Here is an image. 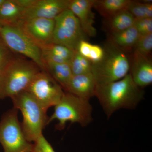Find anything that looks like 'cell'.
Here are the masks:
<instances>
[{"label": "cell", "instance_id": "obj_1", "mask_svg": "<svg viewBox=\"0 0 152 152\" xmlns=\"http://www.w3.org/2000/svg\"><path fill=\"white\" fill-rule=\"evenodd\" d=\"M144 96V90L135 84L129 72L119 80L97 85L95 97L109 119L121 109H135Z\"/></svg>", "mask_w": 152, "mask_h": 152}, {"label": "cell", "instance_id": "obj_2", "mask_svg": "<svg viewBox=\"0 0 152 152\" xmlns=\"http://www.w3.org/2000/svg\"><path fill=\"white\" fill-rule=\"evenodd\" d=\"M41 71L34 63L12 57L0 72V99L12 98L26 91Z\"/></svg>", "mask_w": 152, "mask_h": 152}, {"label": "cell", "instance_id": "obj_3", "mask_svg": "<svg viewBox=\"0 0 152 152\" xmlns=\"http://www.w3.org/2000/svg\"><path fill=\"white\" fill-rule=\"evenodd\" d=\"M102 59L92 64V73L97 85L106 84L119 80L129 73L131 61L127 53L108 40L104 48Z\"/></svg>", "mask_w": 152, "mask_h": 152}, {"label": "cell", "instance_id": "obj_4", "mask_svg": "<svg viewBox=\"0 0 152 152\" xmlns=\"http://www.w3.org/2000/svg\"><path fill=\"white\" fill-rule=\"evenodd\" d=\"M14 107L21 112L23 132L29 142H34L42 134V131L48 125V117L46 110L27 91H24L11 98Z\"/></svg>", "mask_w": 152, "mask_h": 152}, {"label": "cell", "instance_id": "obj_5", "mask_svg": "<svg viewBox=\"0 0 152 152\" xmlns=\"http://www.w3.org/2000/svg\"><path fill=\"white\" fill-rule=\"evenodd\" d=\"M53 113L49 117L48 124L57 120L56 129L62 130L68 122L78 123L83 127L93 121V107L90 101L78 97L71 93L64 92L59 102L54 107Z\"/></svg>", "mask_w": 152, "mask_h": 152}, {"label": "cell", "instance_id": "obj_6", "mask_svg": "<svg viewBox=\"0 0 152 152\" xmlns=\"http://www.w3.org/2000/svg\"><path fill=\"white\" fill-rule=\"evenodd\" d=\"M0 143L4 152H33L34 144L26 138L15 107L4 114L0 121Z\"/></svg>", "mask_w": 152, "mask_h": 152}, {"label": "cell", "instance_id": "obj_7", "mask_svg": "<svg viewBox=\"0 0 152 152\" xmlns=\"http://www.w3.org/2000/svg\"><path fill=\"white\" fill-rule=\"evenodd\" d=\"M0 37L8 48L31 60L42 71L46 70L41 49L28 37L17 25L3 24Z\"/></svg>", "mask_w": 152, "mask_h": 152}, {"label": "cell", "instance_id": "obj_8", "mask_svg": "<svg viewBox=\"0 0 152 152\" xmlns=\"http://www.w3.org/2000/svg\"><path fill=\"white\" fill-rule=\"evenodd\" d=\"M54 20L53 44L76 51L80 41H88V37L82 29L78 19L69 9L58 15Z\"/></svg>", "mask_w": 152, "mask_h": 152}, {"label": "cell", "instance_id": "obj_9", "mask_svg": "<svg viewBox=\"0 0 152 152\" xmlns=\"http://www.w3.org/2000/svg\"><path fill=\"white\" fill-rule=\"evenodd\" d=\"M26 91L29 93L45 110L55 107L63 96L62 88L45 71L38 73Z\"/></svg>", "mask_w": 152, "mask_h": 152}, {"label": "cell", "instance_id": "obj_10", "mask_svg": "<svg viewBox=\"0 0 152 152\" xmlns=\"http://www.w3.org/2000/svg\"><path fill=\"white\" fill-rule=\"evenodd\" d=\"M16 25L41 49L53 44L54 19L36 18L21 21Z\"/></svg>", "mask_w": 152, "mask_h": 152}, {"label": "cell", "instance_id": "obj_11", "mask_svg": "<svg viewBox=\"0 0 152 152\" xmlns=\"http://www.w3.org/2000/svg\"><path fill=\"white\" fill-rule=\"evenodd\" d=\"M70 1L35 0L31 6L25 9L21 21L36 18L54 19L63 11L69 9Z\"/></svg>", "mask_w": 152, "mask_h": 152}, {"label": "cell", "instance_id": "obj_12", "mask_svg": "<svg viewBox=\"0 0 152 152\" xmlns=\"http://www.w3.org/2000/svg\"><path fill=\"white\" fill-rule=\"evenodd\" d=\"M94 0H70L69 9L79 20L82 29L88 37L96 35L94 26L95 14L92 11Z\"/></svg>", "mask_w": 152, "mask_h": 152}, {"label": "cell", "instance_id": "obj_13", "mask_svg": "<svg viewBox=\"0 0 152 152\" xmlns=\"http://www.w3.org/2000/svg\"><path fill=\"white\" fill-rule=\"evenodd\" d=\"M129 73L135 84L142 89L152 84L151 59L134 51Z\"/></svg>", "mask_w": 152, "mask_h": 152}, {"label": "cell", "instance_id": "obj_14", "mask_svg": "<svg viewBox=\"0 0 152 152\" xmlns=\"http://www.w3.org/2000/svg\"><path fill=\"white\" fill-rule=\"evenodd\" d=\"M97 84L92 73L73 76L66 91L90 101L96 96Z\"/></svg>", "mask_w": 152, "mask_h": 152}, {"label": "cell", "instance_id": "obj_15", "mask_svg": "<svg viewBox=\"0 0 152 152\" xmlns=\"http://www.w3.org/2000/svg\"><path fill=\"white\" fill-rule=\"evenodd\" d=\"M140 34L134 26L120 32L110 34L108 40L115 46L126 53L134 50Z\"/></svg>", "mask_w": 152, "mask_h": 152}, {"label": "cell", "instance_id": "obj_16", "mask_svg": "<svg viewBox=\"0 0 152 152\" xmlns=\"http://www.w3.org/2000/svg\"><path fill=\"white\" fill-rule=\"evenodd\" d=\"M24 10L15 0H5L0 6V23L2 25L17 24L21 21Z\"/></svg>", "mask_w": 152, "mask_h": 152}, {"label": "cell", "instance_id": "obj_17", "mask_svg": "<svg viewBox=\"0 0 152 152\" xmlns=\"http://www.w3.org/2000/svg\"><path fill=\"white\" fill-rule=\"evenodd\" d=\"M54 80L66 91L73 77L69 64L68 63H46L44 64Z\"/></svg>", "mask_w": 152, "mask_h": 152}, {"label": "cell", "instance_id": "obj_18", "mask_svg": "<svg viewBox=\"0 0 152 152\" xmlns=\"http://www.w3.org/2000/svg\"><path fill=\"white\" fill-rule=\"evenodd\" d=\"M130 0H94V8L106 20L126 10Z\"/></svg>", "mask_w": 152, "mask_h": 152}, {"label": "cell", "instance_id": "obj_19", "mask_svg": "<svg viewBox=\"0 0 152 152\" xmlns=\"http://www.w3.org/2000/svg\"><path fill=\"white\" fill-rule=\"evenodd\" d=\"M135 18L126 10H124L106 20L110 34L120 32L134 26Z\"/></svg>", "mask_w": 152, "mask_h": 152}, {"label": "cell", "instance_id": "obj_20", "mask_svg": "<svg viewBox=\"0 0 152 152\" xmlns=\"http://www.w3.org/2000/svg\"><path fill=\"white\" fill-rule=\"evenodd\" d=\"M126 10L135 19L152 18V1L142 2L130 0Z\"/></svg>", "mask_w": 152, "mask_h": 152}, {"label": "cell", "instance_id": "obj_21", "mask_svg": "<svg viewBox=\"0 0 152 152\" xmlns=\"http://www.w3.org/2000/svg\"><path fill=\"white\" fill-rule=\"evenodd\" d=\"M73 75H85L92 73V64L75 51L69 63Z\"/></svg>", "mask_w": 152, "mask_h": 152}, {"label": "cell", "instance_id": "obj_22", "mask_svg": "<svg viewBox=\"0 0 152 152\" xmlns=\"http://www.w3.org/2000/svg\"><path fill=\"white\" fill-rule=\"evenodd\" d=\"M41 51L54 55L68 63H70L75 51L61 45L51 44L41 49Z\"/></svg>", "mask_w": 152, "mask_h": 152}, {"label": "cell", "instance_id": "obj_23", "mask_svg": "<svg viewBox=\"0 0 152 152\" xmlns=\"http://www.w3.org/2000/svg\"><path fill=\"white\" fill-rule=\"evenodd\" d=\"M136 51L143 56L151 58L152 50V33L140 36L134 48Z\"/></svg>", "mask_w": 152, "mask_h": 152}, {"label": "cell", "instance_id": "obj_24", "mask_svg": "<svg viewBox=\"0 0 152 152\" xmlns=\"http://www.w3.org/2000/svg\"><path fill=\"white\" fill-rule=\"evenodd\" d=\"M104 55V48L98 45L91 44L86 58L92 64H97L102 59Z\"/></svg>", "mask_w": 152, "mask_h": 152}, {"label": "cell", "instance_id": "obj_25", "mask_svg": "<svg viewBox=\"0 0 152 152\" xmlns=\"http://www.w3.org/2000/svg\"><path fill=\"white\" fill-rule=\"evenodd\" d=\"M134 26L140 36L152 33V18L135 19Z\"/></svg>", "mask_w": 152, "mask_h": 152}, {"label": "cell", "instance_id": "obj_26", "mask_svg": "<svg viewBox=\"0 0 152 152\" xmlns=\"http://www.w3.org/2000/svg\"><path fill=\"white\" fill-rule=\"evenodd\" d=\"M33 152H56L43 134L34 142Z\"/></svg>", "mask_w": 152, "mask_h": 152}, {"label": "cell", "instance_id": "obj_27", "mask_svg": "<svg viewBox=\"0 0 152 152\" xmlns=\"http://www.w3.org/2000/svg\"><path fill=\"white\" fill-rule=\"evenodd\" d=\"M11 52L0 37V68H2L12 58Z\"/></svg>", "mask_w": 152, "mask_h": 152}, {"label": "cell", "instance_id": "obj_28", "mask_svg": "<svg viewBox=\"0 0 152 152\" xmlns=\"http://www.w3.org/2000/svg\"><path fill=\"white\" fill-rule=\"evenodd\" d=\"M35 0H15L19 6L26 9L32 5Z\"/></svg>", "mask_w": 152, "mask_h": 152}, {"label": "cell", "instance_id": "obj_29", "mask_svg": "<svg viewBox=\"0 0 152 152\" xmlns=\"http://www.w3.org/2000/svg\"><path fill=\"white\" fill-rule=\"evenodd\" d=\"M5 0H0V6H1V5L3 4V3L4 1Z\"/></svg>", "mask_w": 152, "mask_h": 152}, {"label": "cell", "instance_id": "obj_30", "mask_svg": "<svg viewBox=\"0 0 152 152\" xmlns=\"http://www.w3.org/2000/svg\"><path fill=\"white\" fill-rule=\"evenodd\" d=\"M2 26V24L1 23H0V29H1Z\"/></svg>", "mask_w": 152, "mask_h": 152}, {"label": "cell", "instance_id": "obj_31", "mask_svg": "<svg viewBox=\"0 0 152 152\" xmlns=\"http://www.w3.org/2000/svg\"><path fill=\"white\" fill-rule=\"evenodd\" d=\"M2 68H0V72H1V69Z\"/></svg>", "mask_w": 152, "mask_h": 152}]
</instances>
